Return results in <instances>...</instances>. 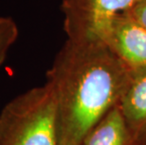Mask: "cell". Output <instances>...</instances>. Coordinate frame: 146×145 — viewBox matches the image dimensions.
Segmentation results:
<instances>
[{
	"instance_id": "obj_3",
	"label": "cell",
	"mask_w": 146,
	"mask_h": 145,
	"mask_svg": "<svg viewBox=\"0 0 146 145\" xmlns=\"http://www.w3.org/2000/svg\"><path fill=\"white\" fill-rule=\"evenodd\" d=\"M138 0H62L63 28L67 39L99 38L118 14L130 10Z\"/></svg>"
},
{
	"instance_id": "obj_8",
	"label": "cell",
	"mask_w": 146,
	"mask_h": 145,
	"mask_svg": "<svg viewBox=\"0 0 146 145\" xmlns=\"http://www.w3.org/2000/svg\"><path fill=\"white\" fill-rule=\"evenodd\" d=\"M125 12L129 13L139 24L146 28V0H138L133 7Z\"/></svg>"
},
{
	"instance_id": "obj_5",
	"label": "cell",
	"mask_w": 146,
	"mask_h": 145,
	"mask_svg": "<svg viewBox=\"0 0 146 145\" xmlns=\"http://www.w3.org/2000/svg\"><path fill=\"white\" fill-rule=\"evenodd\" d=\"M119 107L129 133L130 145H146V70L133 73Z\"/></svg>"
},
{
	"instance_id": "obj_1",
	"label": "cell",
	"mask_w": 146,
	"mask_h": 145,
	"mask_svg": "<svg viewBox=\"0 0 146 145\" xmlns=\"http://www.w3.org/2000/svg\"><path fill=\"white\" fill-rule=\"evenodd\" d=\"M132 71L99 38L67 39L46 73L57 109L60 145H80L121 100Z\"/></svg>"
},
{
	"instance_id": "obj_2",
	"label": "cell",
	"mask_w": 146,
	"mask_h": 145,
	"mask_svg": "<svg viewBox=\"0 0 146 145\" xmlns=\"http://www.w3.org/2000/svg\"><path fill=\"white\" fill-rule=\"evenodd\" d=\"M0 145H60L56 103L47 85L6 104L0 113Z\"/></svg>"
},
{
	"instance_id": "obj_6",
	"label": "cell",
	"mask_w": 146,
	"mask_h": 145,
	"mask_svg": "<svg viewBox=\"0 0 146 145\" xmlns=\"http://www.w3.org/2000/svg\"><path fill=\"white\" fill-rule=\"evenodd\" d=\"M80 145H130L125 119L117 106L92 126Z\"/></svg>"
},
{
	"instance_id": "obj_4",
	"label": "cell",
	"mask_w": 146,
	"mask_h": 145,
	"mask_svg": "<svg viewBox=\"0 0 146 145\" xmlns=\"http://www.w3.org/2000/svg\"><path fill=\"white\" fill-rule=\"evenodd\" d=\"M100 39L133 73L146 70V28L129 13L115 16Z\"/></svg>"
},
{
	"instance_id": "obj_7",
	"label": "cell",
	"mask_w": 146,
	"mask_h": 145,
	"mask_svg": "<svg viewBox=\"0 0 146 145\" xmlns=\"http://www.w3.org/2000/svg\"><path fill=\"white\" fill-rule=\"evenodd\" d=\"M17 24L10 16L0 17V65L4 63L8 52L18 39Z\"/></svg>"
}]
</instances>
